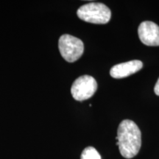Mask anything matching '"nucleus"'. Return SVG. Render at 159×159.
Wrapping results in <instances>:
<instances>
[{
    "mask_svg": "<svg viewBox=\"0 0 159 159\" xmlns=\"http://www.w3.org/2000/svg\"><path fill=\"white\" fill-rule=\"evenodd\" d=\"M116 139L119 152L124 158H133L139 153L142 146V133L134 121L125 119L121 122Z\"/></svg>",
    "mask_w": 159,
    "mask_h": 159,
    "instance_id": "1",
    "label": "nucleus"
},
{
    "mask_svg": "<svg viewBox=\"0 0 159 159\" xmlns=\"http://www.w3.org/2000/svg\"><path fill=\"white\" fill-rule=\"evenodd\" d=\"M77 15L81 20L86 22L105 25L110 21L111 11L105 4L90 2L81 6L77 10Z\"/></svg>",
    "mask_w": 159,
    "mask_h": 159,
    "instance_id": "2",
    "label": "nucleus"
},
{
    "mask_svg": "<svg viewBox=\"0 0 159 159\" xmlns=\"http://www.w3.org/2000/svg\"><path fill=\"white\" fill-rule=\"evenodd\" d=\"M58 48L63 58L69 63L77 61L84 52L83 41L69 34H64L60 37Z\"/></svg>",
    "mask_w": 159,
    "mask_h": 159,
    "instance_id": "3",
    "label": "nucleus"
},
{
    "mask_svg": "<svg viewBox=\"0 0 159 159\" xmlns=\"http://www.w3.org/2000/svg\"><path fill=\"white\" fill-rule=\"evenodd\" d=\"M97 89V83L90 75H83L73 83L71 93L73 98L77 101H83L91 98Z\"/></svg>",
    "mask_w": 159,
    "mask_h": 159,
    "instance_id": "4",
    "label": "nucleus"
},
{
    "mask_svg": "<svg viewBox=\"0 0 159 159\" xmlns=\"http://www.w3.org/2000/svg\"><path fill=\"white\" fill-rule=\"evenodd\" d=\"M140 41L147 46H159V27L156 23L150 21H143L138 28Z\"/></svg>",
    "mask_w": 159,
    "mask_h": 159,
    "instance_id": "5",
    "label": "nucleus"
},
{
    "mask_svg": "<svg viewBox=\"0 0 159 159\" xmlns=\"http://www.w3.org/2000/svg\"><path fill=\"white\" fill-rule=\"evenodd\" d=\"M143 63L139 60L128 61V62L115 65L111 69L110 75L115 79H122L134 75L142 69Z\"/></svg>",
    "mask_w": 159,
    "mask_h": 159,
    "instance_id": "6",
    "label": "nucleus"
},
{
    "mask_svg": "<svg viewBox=\"0 0 159 159\" xmlns=\"http://www.w3.org/2000/svg\"><path fill=\"white\" fill-rule=\"evenodd\" d=\"M81 159H102L99 153L93 147H88L83 151Z\"/></svg>",
    "mask_w": 159,
    "mask_h": 159,
    "instance_id": "7",
    "label": "nucleus"
},
{
    "mask_svg": "<svg viewBox=\"0 0 159 159\" xmlns=\"http://www.w3.org/2000/svg\"><path fill=\"white\" fill-rule=\"evenodd\" d=\"M154 91L155 94H156L157 96H159V78L158 80V81H157L156 85H155Z\"/></svg>",
    "mask_w": 159,
    "mask_h": 159,
    "instance_id": "8",
    "label": "nucleus"
}]
</instances>
